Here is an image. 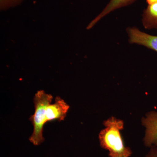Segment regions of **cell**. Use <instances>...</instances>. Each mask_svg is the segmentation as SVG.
I'll return each instance as SVG.
<instances>
[{"instance_id":"obj_1","label":"cell","mask_w":157,"mask_h":157,"mask_svg":"<svg viewBox=\"0 0 157 157\" xmlns=\"http://www.w3.org/2000/svg\"><path fill=\"white\" fill-rule=\"evenodd\" d=\"M105 128L99 135L100 145L108 151L109 157H130L131 149L125 146L121 132L124 129L123 121L111 117L104 122Z\"/></svg>"},{"instance_id":"obj_2","label":"cell","mask_w":157,"mask_h":157,"mask_svg":"<svg viewBox=\"0 0 157 157\" xmlns=\"http://www.w3.org/2000/svg\"><path fill=\"white\" fill-rule=\"evenodd\" d=\"M53 97L46 94L43 90L38 91L33 98L35 112L30 117L29 120L33 126V132L29 138L31 143L35 146H39L44 141L43 136V127L46 123L45 109L51 104Z\"/></svg>"},{"instance_id":"obj_3","label":"cell","mask_w":157,"mask_h":157,"mask_svg":"<svg viewBox=\"0 0 157 157\" xmlns=\"http://www.w3.org/2000/svg\"><path fill=\"white\" fill-rule=\"evenodd\" d=\"M142 124L145 128L144 145L150 148L157 146V111L147 113L145 117L142 118Z\"/></svg>"},{"instance_id":"obj_4","label":"cell","mask_w":157,"mask_h":157,"mask_svg":"<svg viewBox=\"0 0 157 157\" xmlns=\"http://www.w3.org/2000/svg\"><path fill=\"white\" fill-rule=\"evenodd\" d=\"M127 32L130 43L142 45L157 52V36L144 33L136 27L128 28Z\"/></svg>"},{"instance_id":"obj_5","label":"cell","mask_w":157,"mask_h":157,"mask_svg":"<svg viewBox=\"0 0 157 157\" xmlns=\"http://www.w3.org/2000/svg\"><path fill=\"white\" fill-rule=\"evenodd\" d=\"M135 1L136 0H110L101 13L87 27V29L91 28L100 20L112 11L123 7L129 6L134 3Z\"/></svg>"},{"instance_id":"obj_6","label":"cell","mask_w":157,"mask_h":157,"mask_svg":"<svg viewBox=\"0 0 157 157\" xmlns=\"http://www.w3.org/2000/svg\"><path fill=\"white\" fill-rule=\"evenodd\" d=\"M142 22L147 29H157V2L148 5L142 14Z\"/></svg>"},{"instance_id":"obj_7","label":"cell","mask_w":157,"mask_h":157,"mask_svg":"<svg viewBox=\"0 0 157 157\" xmlns=\"http://www.w3.org/2000/svg\"><path fill=\"white\" fill-rule=\"evenodd\" d=\"M23 0H0L1 10H6L20 5Z\"/></svg>"},{"instance_id":"obj_8","label":"cell","mask_w":157,"mask_h":157,"mask_svg":"<svg viewBox=\"0 0 157 157\" xmlns=\"http://www.w3.org/2000/svg\"><path fill=\"white\" fill-rule=\"evenodd\" d=\"M145 157H157V146H153L150 147L149 151Z\"/></svg>"},{"instance_id":"obj_9","label":"cell","mask_w":157,"mask_h":157,"mask_svg":"<svg viewBox=\"0 0 157 157\" xmlns=\"http://www.w3.org/2000/svg\"><path fill=\"white\" fill-rule=\"evenodd\" d=\"M146 1L148 5L153 4V3L157 2V0H146Z\"/></svg>"}]
</instances>
